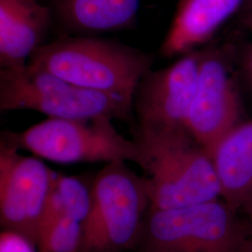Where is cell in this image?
I'll list each match as a JSON object with an SVG mask.
<instances>
[{
  "label": "cell",
  "instance_id": "obj_1",
  "mask_svg": "<svg viewBox=\"0 0 252 252\" xmlns=\"http://www.w3.org/2000/svg\"><path fill=\"white\" fill-rule=\"evenodd\" d=\"M150 209L189 207L221 198L212 158L184 126L134 125Z\"/></svg>",
  "mask_w": 252,
  "mask_h": 252
},
{
  "label": "cell",
  "instance_id": "obj_2",
  "mask_svg": "<svg viewBox=\"0 0 252 252\" xmlns=\"http://www.w3.org/2000/svg\"><path fill=\"white\" fill-rule=\"evenodd\" d=\"M28 63L86 89L133 97L153 57L115 39L64 35L38 48Z\"/></svg>",
  "mask_w": 252,
  "mask_h": 252
},
{
  "label": "cell",
  "instance_id": "obj_3",
  "mask_svg": "<svg viewBox=\"0 0 252 252\" xmlns=\"http://www.w3.org/2000/svg\"><path fill=\"white\" fill-rule=\"evenodd\" d=\"M151 200L144 180L125 161L108 162L91 183L80 252L135 251Z\"/></svg>",
  "mask_w": 252,
  "mask_h": 252
},
{
  "label": "cell",
  "instance_id": "obj_4",
  "mask_svg": "<svg viewBox=\"0 0 252 252\" xmlns=\"http://www.w3.org/2000/svg\"><path fill=\"white\" fill-rule=\"evenodd\" d=\"M19 109L49 118L107 117L135 124L133 97L86 89L29 63L0 69V110Z\"/></svg>",
  "mask_w": 252,
  "mask_h": 252
},
{
  "label": "cell",
  "instance_id": "obj_5",
  "mask_svg": "<svg viewBox=\"0 0 252 252\" xmlns=\"http://www.w3.org/2000/svg\"><path fill=\"white\" fill-rule=\"evenodd\" d=\"M249 220L222 198L150 209L137 252H238Z\"/></svg>",
  "mask_w": 252,
  "mask_h": 252
},
{
  "label": "cell",
  "instance_id": "obj_6",
  "mask_svg": "<svg viewBox=\"0 0 252 252\" xmlns=\"http://www.w3.org/2000/svg\"><path fill=\"white\" fill-rule=\"evenodd\" d=\"M110 118H48L22 132H2L1 140L52 162H136L135 141L117 131Z\"/></svg>",
  "mask_w": 252,
  "mask_h": 252
},
{
  "label": "cell",
  "instance_id": "obj_7",
  "mask_svg": "<svg viewBox=\"0 0 252 252\" xmlns=\"http://www.w3.org/2000/svg\"><path fill=\"white\" fill-rule=\"evenodd\" d=\"M0 140V223L2 230L36 247L39 223L54 172L34 156Z\"/></svg>",
  "mask_w": 252,
  "mask_h": 252
},
{
  "label": "cell",
  "instance_id": "obj_8",
  "mask_svg": "<svg viewBox=\"0 0 252 252\" xmlns=\"http://www.w3.org/2000/svg\"><path fill=\"white\" fill-rule=\"evenodd\" d=\"M241 113L240 94L228 56L218 48L203 50L186 128L211 157L220 139L241 123Z\"/></svg>",
  "mask_w": 252,
  "mask_h": 252
},
{
  "label": "cell",
  "instance_id": "obj_9",
  "mask_svg": "<svg viewBox=\"0 0 252 252\" xmlns=\"http://www.w3.org/2000/svg\"><path fill=\"white\" fill-rule=\"evenodd\" d=\"M202 58L203 50H194L169 66L145 73L133 96L137 125L186 127Z\"/></svg>",
  "mask_w": 252,
  "mask_h": 252
},
{
  "label": "cell",
  "instance_id": "obj_10",
  "mask_svg": "<svg viewBox=\"0 0 252 252\" xmlns=\"http://www.w3.org/2000/svg\"><path fill=\"white\" fill-rule=\"evenodd\" d=\"M53 24L51 9L37 0H0L1 69L27 65Z\"/></svg>",
  "mask_w": 252,
  "mask_h": 252
},
{
  "label": "cell",
  "instance_id": "obj_11",
  "mask_svg": "<svg viewBox=\"0 0 252 252\" xmlns=\"http://www.w3.org/2000/svg\"><path fill=\"white\" fill-rule=\"evenodd\" d=\"M221 198L252 221V119L227 133L211 153Z\"/></svg>",
  "mask_w": 252,
  "mask_h": 252
},
{
  "label": "cell",
  "instance_id": "obj_12",
  "mask_svg": "<svg viewBox=\"0 0 252 252\" xmlns=\"http://www.w3.org/2000/svg\"><path fill=\"white\" fill-rule=\"evenodd\" d=\"M139 0H49L54 24L68 36H95L130 30Z\"/></svg>",
  "mask_w": 252,
  "mask_h": 252
},
{
  "label": "cell",
  "instance_id": "obj_13",
  "mask_svg": "<svg viewBox=\"0 0 252 252\" xmlns=\"http://www.w3.org/2000/svg\"><path fill=\"white\" fill-rule=\"evenodd\" d=\"M247 0H180L160 53L171 58L207 43Z\"/></svg>",
  "mask_w": 252,
  "mask_h": 252
},
{
  "label": "cell",
  "instance_id": "obj_14",
  "mask_svg": "<svg viewBox=\"0 0 252 252\" xmlns=\"http://www.w3.org/2000/svg\"><path fill=\"white\" fill-rule=\"evenodd\" d=\"M82 221L72 216L63 217L40 233L37 252H80Z\"/></svg>",
  "mask_w": 252,
  "mask_h": 252
},
{
  "label": "cell",
  "instance_id": "obj_15",
  "mask_svg": "<svg viewBox=\"0 0 252 252\" xmlns=\"http://www.w3.org/2000/svg\"><path fill=\"white\" fill-rule=\"evenodd\" d=\"M35 247L34 244L16 233L2 230L0 234V252H35Z\"/></svg>",
  "mask_w": 252,
  "mask_h": 252
},
{
  "label": "cell",
  "instance_id": "obj_16",
  "mask_svg": "<svg viewBox=\"0 0 252 252\" xmlns=\"http://www.w3.org/2000/svg\"><path fill=\"white\" fill-rule=\"evenodd\" d=\"M244 74L252 87V44L245 51L242 59Z\"/></svg>",
  "mask_w": 252,
  "mask_h": 252
},
{
  "label": "cell",
  "instance_id": "obj_17",
  "mask_svg": "<svg viewBox=\"0 0 252 252\" xmlns=\"http://www.w3.org/2000/svg\"><path fill=\"white\" fill-rule=\"evenodd\" d=\"M238 252H252V221L249 220Z\"/></svg>",
  "mask_w": 252,
  "mask_h": 252
},
{
  "label": "cell",
  "instance_id": "obj_18",
  "mask_svg": "<svg viewBox=\"0 0 252 252\" xmlns=\"http://www.w3.org/2000/svg\"><path fill=\"white\" fill-rule=\"evenodd\" d=\"M243 19L244 26L252 33V11L246 12Z\"/></svg>",
  "mask_w": 252,
  "mask_h": 252
},
{
  "label": "cell",
  "instance_id": "obj_19",
  "mask_svg": "<svg viewBox=\"0 0 252 252\" xmlns=\"http://www.w3.org/2000/svg\"><path fill=\"white\" fill-rule=\"evenodd\" d=\"M243 9L246 12L252 11V0H247V2L244 5Z\"/></svg>",
  "mask_w": 252,
  "mask_h": 252
}]
</instances>
